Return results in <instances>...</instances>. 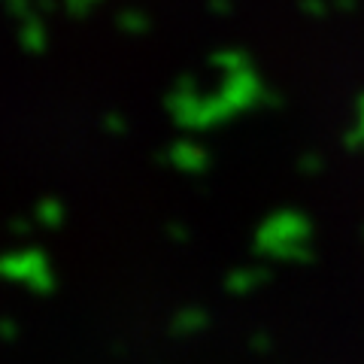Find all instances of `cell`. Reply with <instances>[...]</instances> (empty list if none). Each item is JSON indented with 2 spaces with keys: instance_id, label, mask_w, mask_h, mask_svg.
I'll list each match as a JSON object with an SVG mask.
<instances>
[]
</instances>
